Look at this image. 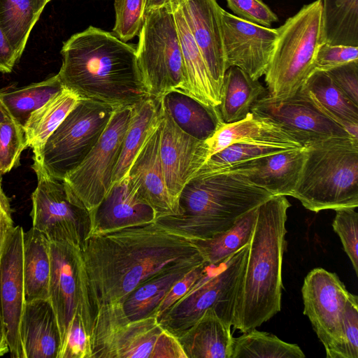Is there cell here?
<instances>
[{"label":"cell","instance_id":"8992f818","mask_svg":"<svg viewBox=\"0 0 358 358\" xmlns=\"http://www.w3.org/2000/svg\"><path fill=\"white\" fill-rule=\"evenodd\" d=\"M277 31L264 76L268 95L280 100L294 96L313 70L317 49L324 43L322 0L303 6Z\"/></svg>","mask_w":358,"mask_h":358},{"label":"cell","instance_id":"d590c367","mask_svg":"<svg viewBox=\"0 0 358 358\" xmlns=\"http://www.w3.org/2000/svg\"><path fill=\"white\" fill-rule=\"evenodd\" d=\"M324 43L358 46V0H322Z\"/></svg>","mask_w":358,"mask_h":358},{"label":"cell","instance_id":"9c48e42d","mask_svg":"<svg viewBox=\"0 0 358 358\" xmlns=\"http://www.w3.org/2000/svg\"><path fill=\"white\" fill-rule=\"evenodd\" d=\"M138 65L150 96L171 91L188 94L182 52L170 3L148 10L138 34Z\"/></svg>","mask_w":358,"mask_h":358},{"label":"cell","instance_id":"9f6ffc18","mask_svg":"<svg viewBox=\"0 0 358 358\" xmlns=\"http://www.w3.org/2000/svg\"><path fill=\"white\" fill-rule=\"evenodd\" d=\"M46 1H47V2L48 3L49 1H52V0H46Z\"/></svg>","mask_w":358,"mask_h":358},{"label":"cell","instance_id":"836d02e7","mask_svg":"<svg viewBox=\"0 0 358 358\" xmlns=\"http://www.w3.org/2000/svg\"><path fill=\"white\" fill-rule=\"evenodd\" d=\"M46 0H0V27L20 59Z\"/></svg>","mask_w":358,"mask_h":358},{"label":"cell","instance_id":"11a10c76","mask_svg":"<svg viewBox=\"0 0 358 358\" xmlns=\"http://www.w3.org/2000/svg\"><path fill=\"white\" fill-rule=\"evenodd\" d=\"M1 186V175L0 173V187Z\"/></svg>","mask_w":358,"mask_h":358},{"label":"cell","instance_id":"52a82bcc","mask_svg":"<svg viewBox=\"0 0 358 358\" xmlns=\"http://www.w3.org/2000/svg\"><path fill=\"white\" fill-rule=\"evenodd\" d=\"M92 358H187L156 315L129 320L122 303L101 306L94 317Z\"/></svg>","mask_w":358,"mask_h":358},{"label":"cell","instance_id":"484cf974","mask_svg":"<svg viewBox=\"0 0 358 358\" xmlns=\"http://www.w3.org/2000/svg\"><path fill=\"white\" fill-rule=\"evenodd\" d=\"M306 158L304 147L282 151L254 160L250 180L273 196H292Z\"/></svg>","mask_w":358,"mask_h":358},{"label":"cell","instance_id":"ee69618b","mask_svg":"<svg viewBox=\"0 0 358 358\" xmlns=\"http://www.w3.org/2000/svg\"><path fill=\"white\" fill-rule=\"evenodd\" d=\"M57 358H92L91 336L77 313L70 323Z\"/></svg>","mask_w":358,"mask_h":358},{"label":"cell","instance_id":"f907efd6","mask_svg":"<svg viewBox=\"0 0 358 358\" xmlns=\"http://www.w3.org/2000/svg\"><path fill=\"white\" fill-rule=\"evenodd\" d=\"M19 61L0 27V72L10 73Z\"/></svg>","mask_w":358,"mask_h":358},{"label":"cell","instance_id":"83f0119b","mask_svg":"<svg viewBox=\"0 0 358 358\" xmlns=\"http://www.w3.org/2000/svg\"><path fill=\"white\" fill-rule=\"evenodd\" d=\"M160 99L177 126L196 139L207 140L222 122L217 107L207 106L182 92L171 91Z\"/></svg>","mask_w":358,"mask_h":358},{"label":"cell","instance_id":"4316f807","mask_svg":"<svg viewBox=\"0 0 358 358\" xmlns=\"http://www.w3.org/2000/svg\"><path fill=\"white\" fill-rule=\"evenodd\" d=\"M162 112L161 99L153 96H148L131 106L130 120L124 137L113 184L127 176L139 151L158 129Z\"/></svg>","mask_w":358,"mask_h":358},{"label":"cell","instance_id":"60d3db41","mask_svg":"<svg viewBox=\"0 0 358 358\" xmlns=\"http://www.w3.org/2000/svg\"><path fill=\"white\" fill-rule=\"evenodd\" d=\"M147 0H114L115 12L113 33L127 42L138 35L143 25Z\"/></svg>","mask_w":358,"mask_h":358},{"label":"cell","instance_id":"f35d334b","mask_svg":"<svg viewBox=\"0 0 358 358\" xmlns=\"http://www.w3.org/2000/svg\"><path fill=\"white\" fill-rule=\"evenodd\" d=\"M292 149L296 148L264 143H233L210 157L195 176L218 172L259 158Z\"/></svg>","mask_w":358,"mask_h":358},{"label":"cell","instance_id":"db71d44e","mask_svg":"<svg viewBox=\"0 0 358 358\" xmlns=\"http://www.w3.org/2000/svg\"><path fill=\"white\" fill-rule=\"evenodd\" d=\"M8 113L0 102V120L8 115Z\"/></svg>","mask_w":358,"mask_h":358},{"label":"cell","instance_id":"ba28073f","mask_svg":"<svg viewBox=\"0 0 358 358\" xmlns=\"http://www.w3.org/2000/svg\"><path fill=\"white\" fill-rule=\"evenodd\" d=\"M250 243L217 264H208L188 292L159 317L163 328L178 338L208 308L232 327L236 299Z\"/></svg>","mask_w":358,"mask_h":358},{"label":"cell","instance_id":"bcb514c9","mask_svg":"<svg viewBox=\"0 0 358 358\" xmlns=\"http://www.w3.org/2000/svg\"><path fill=\"white\" fill-rule=\"evenodd\" d=\"M227 6L237 17L246 21L270 27L278 16L261 0H226Z\"/></svg>","mask_w":358,"mask_h":358},{"label":"cell","instance_id":"e575fe53","mask_svg":"<svg viewBox=\"0 0 358 358\" xmlns=\"http://www.w3.org/2000/svg\"><path fill=\"white\" fill-rule=\"evenodd\" d=\"M64 90L57 74L29 85L0 90V102L23 127L31 114Z\"/></svg>","mask_w":358,"mask_h":358},{"label":"cell","instance_id":"d4e9b609","mask_svg":"<svg viewBox=\"0 0 358 358\" xmlns=\"http://www.w3.org/2000/svg\"><path fill=\"white\" fill-rule=\"evenodd\" d=\"M231 327L208 308L178 340L187 358H231Z\"/></svg>","mask_w":358,"mask_h":358},{"label":"cell","instance_id":"ffe728a7","mask_svg":"<svg viewBox=\"0 0 358 358\" xmlns=\"http://www.w3.org/2000/svg\"><path fill=\"white\" fill-rule=\"evenodd\" d=\"M89 235L103 234L154 222L157 215L129 184L127 176L115 182L93 210L90 212Z\"/></svg>","mask_w":358,"mask_h":358},{"label":"cell","instance_id":"f6af8a7d","mask_svg":"<svg viewBox=\"0 0 358 358\" xmlns=\"http://www.w3.org/2000/svg\"><path fill=\"white\" fill-rule=\"evenodd\" d=\"M358 60V46L322 43L317 49L313 71H327Z\"/></svg>","mask_w":358,"mask_h":358},{"label":"cell","instance_id":"c3c4849f","mask_svg":"<svg viewBox=\"0 0 358 358\" xmlns=\"http://www.w3.org/2000/svg\"><path fill=\"white\" fill-rule=\"evenodd\" d=\"M208 263L198 266L177 281L158 306L155 315L157 318L169 307L185 296L204 272Z\"/></svg>","mask_w":358,"mask_h":358},{"label":"cell","instance_id":"9a60e30c","mask_svg":"<svg viewBox=\"0 0 358 358\" xmlns=\"http://www.w3.org/2000/svg\"><path fill=\"white\" fill-rule=\"evenodd\" d=\"M251 112L278 124L302 147L328 138L351 136L301 89L285 99L264 95L255 103Z\"/></svg>","mask_w":358,"mask_h":358},{"label":"cell","instance_id":"7402d4cb","mask_svg":"<svg viewBox=\"0 0 358 358\" xmlns=\"http://www.w3.org/2000/svg\"><path fill=\"white\" fill-rule=\"evenodd\" d=\"M20 337L25 358H57L61 334L49 299L24 303Z\"/></svg>","mask_w":358,"mask_h":358},{"label":"cell","instance_id":"f5cc1de1","mask_svg":"<svg viewBox=\"0 0 358 358\" xmlns=\"http://www.w3.org/2000/svg\"><path fill=\"white\" fill-rule=\"evenodd\" d=\"M171 0H147L146 12L150 9L159 8L169 3Z\"/></svg>","mask_w":358,"mask_h":358},{"label":"cell","instance_id":"30bf717a","mask_svg":"<svg viewBox=\"0 0 358 358\" xmlns=\"http://www.w3.org/2000/svg\"><path fill=\"white\" fill-rule=\"evenodd\" d=\"M114 110L106 104L79 99L34 156L33 164L48 176L64 180L96 144Z\"/></svg>","mask_w":358,"mask_h":358},{"label":"cell","instance_id":"603a6c76","mask_svg":"<svg viewBox=\"0 0 358 358\" xmlns=\"http://www.w3.org/2000/svg\"><path fill=\"white\" fill-rule=\"evenodd\" d=\"M208 159L226 147L236 143H253L301 148L302 145L285 130L272 121L252 112L240 121L221 122L215 133L205 141Z\"/></svg>","mask_w":358,"mask_h":358},{"label":"cell","instance_id":"44dd1931","mask_svg":"<svg viewBox=\"0 0 358 358\" xmlns=\"http://www.w3.org/2000/svg\"><path fill=\"white\" fill-rule=\"evenodd\" d=\"M159 143L160 131L158 127L139 151L127 174L129 185L152 207L157 219L178 214V205L171 196L166 185L159 155Z\"/></svg>","mask_w":358,"mask_h":358},{"label":"cell","instance_id":"2e32d148","mask_svg":"<svg viewBox=\"0 0 358 358\" xmlns=\"http://www.w3.org/2000/svg\"><path fill=\"white\" fill-rule=\"evenodd\" d=\"M23 229L14 227L8 233L0 256V314L10 356L25 358L20 337L24 305L23 279Z\"/></svg>","mask_w":358,"mask_h":358},{"label":"cell","instance_id":"ab89813d","mask_svg":"<svg viewBox=\"0 0 358 358\" xmlns=\"http://www.w3.org/2000/svg\"><path fill=\"white\" fill-rule=\"evenodd\" d=\"M24 128L9 115L0 120V173L16 166L27 148Z\"/></svg>","mask_w":358,"mask_h":358},{"label":"cell","instance_id":"1f68e13d","mask_svg":"<svg viewBox=\"0 0 358 358\" xmlns=\"http://www.w3.org/2000/svg\"><path fill=\"white\" fill-rule=\"evenodd\" d=\"M265 94L266 89L259 80H253L237 66H229L224 76L217 106L222 122L233 123L245 118Z\"/></svg>","mask_w":358,"mask_h":358},{"label":"cell","instance_id":"3957f363","mask_svg":"<svg viewBox=\"0 0 358 358\" xmlns=\"http://www.w3.org/2000/svg\"><path fill=\"white\" fill-rule=\"evenodd\" d=\"M290 206L285 196L278 195L257 208L232 324L242 333L260 327L281 310L282 266Z\"/></svg>","mask_w":358,"mask_h":358},{"label":"cell","instance_id":"ac0fdd59","mask_svg":"<svg viewBox=\"0 0 358 358\" xmlns=\"http://www.w3.org/2000/svg\"><path fill=\"white\" fill-rule=\"evenodd\" d=\"M159 128V155L166 185L178 207V197L184 186L208 159V148L205 141L181 130L164 108Z\"/></svg>","mask_w":358,"mask_h":358},{"label":"cell","instance_id":"b9f144b4","mask_svg":"<svg viewBox=\"0 0 358 358\" xmlns=\"http://www.w3.org/2000/svg\"><path fill=\"white\" fill-rule=\"evenodd\" d=\"M335 211L333 229L339 236L343 250L358 275V213L355 208H343Z\"/></svg>","mask_w":358,"mask_h":358},{"label":"cell","instance_id":"74e56055","mask_svg":"<svg viewBox=\"0 0 358 358\" xmlns=\"http://www.w3.org/2000/svg\"><path fill=\"white\" fill-rule=\"evenodd\" d=\"M300 347L252 329L234 338L231 358H304Z\"/></svg>","mask_w":358,"mask_h":358},{"label":"cell","instance_id":"4fadbf2b","mask_svg":"<svg viewBox=\"0 0 358 358\" xmlns=\"http://www.w3.org/2000/svg\"><path fill=\"white\" fill-rule=\"evenodd\" d=\"M131 113V107L115 110L96 144L64 179L89 213L99 205L113 185Z\"/></svg>","mask_w":358,"mask_h":358},{"label":"cell","instance_id":"e0dca14e","mask_svg":"<svg viewBox=\"0 0 358 358\" xmlns=\"http://www.w3.org/2000/svg\"><path fill=\"white\" fill-rule=\"evenodd\" d=\"M227 69L237 66L253 80L265 74L277 39V29L266 27L221 9Z\"/></svg>","mask_w":358,"mask_h":358},{"label":"cell","instance_id":"cb8c5ba5","mask_svg":"<svg viewBox=\"0 0 358 358\" xmlns=\"http://www.w3.org/2000/svg\"><path fill=\"white\" fill-rule=\"evenodd\" d=\"M169 3L178 34L187 77L188 95L207 106L217 108L220 103V96L214 86L178 1L171 0Z\"/></svg>","mask_w":358,"mask_h":358},{"label":"cell","instance_id":"8d00e7d4","mask_svg":"<svg viewBox=\"0 0 358 358\" xmlns=\"http://www.w3.org/2000/svg\"><path fill=\"white\" fill-rule=\"evenodd\" d=\"M257 208L249 211L230 229L210 238L194 239L206 263L217 264L250 243L256 224Z\"/></svg>","mask_w":358,"mask_h":358},{"label":"cell","instance_id":"d6986e66","mask_svg":"<svg viewBox=\"0 0 358 358\" xmlns=\"http://www.w3.org/2000/svg\"><path fill=\"white\" fill-rule=\"evenodd\" d=\"M189 29L220 96L227 69L221 9L217 0H178Z\"/></svg>","mask_w":358,"mask_h":358},{"label":"cell","instance_id":"277c9868","mask_svg":"<svg viewBox=\"0 0 358 358\" xmlns=\"http://www.w3.org/2000/svg\"><path fill=\"white\" fill-rule=\"evenodd\" d=\"M254 160L218 172L194 176L178 197V214L156 220L194 239L230 229L273 195L250 179Z\"/></svg>","mask_w":358,"mask_h":358},{"label":"cell","instance_id":"7dc6e473","mask_svg":"<svg viewBox=\"0 0 358 358\" xmlns=\"http://www.w3.org/2000/svg\"><path fill=\"white\" fill-rule=\"evenodd\" d=\"M327 72L346 96L358 106V60L336 66Z\"/></svg>","mask_w":358,"mask_h":358},{"label":"cell","instance_id":"7a4b0ae2","mask_svg":"<svg viewBox=\"0 0 358 358\" xmlns=\"http://www.w3.org/2000/svg\"><path fill=\"white\" fill-rule=\"evenodd\" d=\"M57 73L63 87L79 99L115 110L150 96L138 65L136 48L114 34L90 26L63 43Z\"/></svg>","mask_w":358,"mask_h":358},{"label":"cell","instance_id":"681fc988","mask_svg":"<svg viewBox=\"0 0 358 358\" xmlns=\"http://www.w3.org/2000/svg\"><path fill=\"white\" fill-rule=\"evenodd\" d=\"M14 227L10 201L0 187V256L10 231Z\"/></svg>","mask_w":358,"mask_h":358},{"label":"cell","instance_id":"816d5d0a","mask_svg":"<svg viewBox=\"0 0 358 358\" xmlns=\"http://www.w3.org/2000/svg\"><path fill=\"white\" fill-rule=\"evenodd\" d=\"M9 351L4 324L0 314V357Z\"/></svg>","mask_w":358,"mask_h":358},{"label":"cell","instance_id":"6da1fadb","mask_svg":"<svg viewBox=\"0 0 358 358\" xmlns=\"http://www.w3.org/2000/svg\"><path fill=\"white\" fill-rule=\"evenodd\" d=\"M80 252L94 317L104 305L123 303L139 285L167 268L206 263L194 238L157 220L90 234Z\"/></svg>","mask_w":358,"mask_h":358},{"label":"cell","instance_id":"4dcf8cb0","mask_svg":"<svg viewBox=\"0 0 358 358\" xmlns=\"http://www.w3.org/2000/svg\"><path fill=\"white\" fill-rule=\"evenodd\" d=\"M200 265L192 263L177 264L148 278L124 301L122 306L126 316L129 320H135L155 315L173 285Z\"/></svg>","mask_w":358,"mask_h":358},{"label":"cell","instance_id":"5b68a950","mask_svg":"<svg viewBox=\"0 0 358 358\" xmlns=\"http://www.w3.org/2000/svg\"><path fill=\"white\" fill-rule=\"evenodd\" d=\"M306 158L292 197L315 213L358 206V139L331 137L304 146Z\"/></svg>","mask_w":358,"mask_h":358},{"label":"cell","instance_id":"7c38bea8","mask_svg":"<svg viewBox=\"0 0 358 358\" xmlns=\"http://www.w3.org/2000/svg\"><path fill=\"white\" fill-rule=\"evenodd\" d=\"M50 258L49 299L57 316L62 346L76 313L90 336L94 315L80 248L66 242H50Z\"/></svg>","mask_w":358,"mask_h":358},{"label":"cell","instance_id":"d6a6232c","mask_svg":"<svg viewBox=\"0 0 358 358\" xmlns=\"http://www.w3.org/2000/svg\"><path fill=\"white\" fill-rule=\"evenodd\" d=\"M79 98L64 88L34 111L24 126L27 146L37 155L49 136L73 108Z\"/></svg>","mask_w":358,"mask_h":358},{"label":"cell","instance_id":"5bb4252c","mask_svg":"<svg viewBox=\"0 0 358 358\" xmlns=\"http://www.w3.org/2000/svg\"><path fill=\"white\" fill-rule=\"evenodd\" d=\"M301 293L303 314L309 319L328 358L341 343L344 310L351 293L336 273L322 268H315L306 275Z\"/></svg>","mask_w":358,"mask_h":358},{"label":"cell","instance_id":"7bdbcfd3","mask_svg":"<svg viewBox=\"0 0 358 358\" xmlns=\"http://www.w3.org/2000/svg\"><path fill=\"white\" fill-rule=\"evenodd\" d=\"M328 358H358V297L352 293L345 306L341 343Z\"/></svg>","mask_w":358,"mask_h":358},{"label":"cell","instance_id":"f1b7e54d","mask_svg":"<svg viewBox=\"0 0 358 358\" xmlns=\"http://www.w3.org/2000/svg\"><path fill=\"white\" fill-rule=\"evenodd\" d=\"M300 89L352 138L358 139V106L337 87L327 71H313Z\"/></svg>","mask_w":358,"mask_h":358},{"label":"cell","instance_id":"f546056e","mask_svg":"<svg viewBox=\"0 0 358 358\" xmlns=\"http://www.w3.org/2000/svg\"><path fill=\"white\" fill-rule=\"evenodd\" d=\"M22 265L24 301L49 299L50 241L34 227L23 234Z\"/></svg>","mask_w":358,"mask_h":358},{"label":"cell","instance_id":"8fae6325","mask_svg":"<svg viewBox=\"0 0 358 358\" xmlns=\"http://www.w3.org/2000/svg\"><path fill=\"white\" fill-rule=\"evenodd\" d=\"M37 185L31 194L32 227L50 242L81 248L90 228V213L64 180L46 174L33 164Z\"/></svg>","mask_w":358,"mask_h":358}]
</instances>
